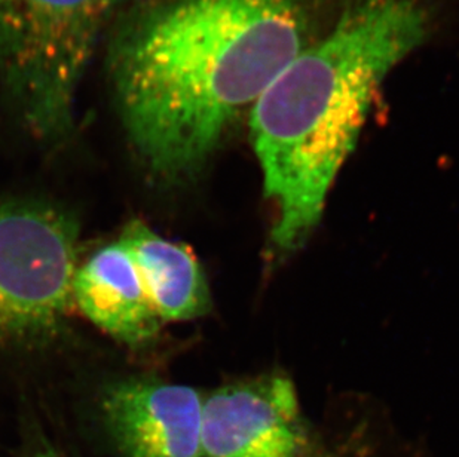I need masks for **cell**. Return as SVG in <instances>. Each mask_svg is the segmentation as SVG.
Returning a JSON list of instances; mask_svg holds the SVG:
<instances>
[{"mask_svg":"<svg viewBox=\"0 0 459 457\" xmlns=\"http://www.w3.org/2000/svg\"><path fill=\"white\" fill-rule=\"evenodd\" d=\"M113 33L117 116L144 167L200 171L235 124L304 51V0H144Z\"/></svg>","mask_w":459,"mask_h":457,"instance_id":"6da1fadb","label":"cell"},{"mask_svg":"<svg viewBox=\"0 0 459 457\" xmlns=\"http://www.w3.org/2000/svg\"><path fill=\"white\" fill-rule=\"evenodd\" d=\"M429 29V0H347L333 29L255 101L250 134L264 194L277 205V248L307 241L379 88Z\"/></svg>","mask_w":459,"mask_h":457,"instance_id":"7a4b0ae2","label":"cell"},{"mask_svg":"<svg viewBox=\"0 0 459 457\" xmlns=\"http://www.w3.org/2000/svg\"><path fill=\"white\" fill-rule=\"evenodd\" d=\"M126 0H0V90L38 140L65 142L104 33Z\"/></svg>","mask_w":459,"mask_h":457,"instance_id":"3957f363","label":"cell"},{"mask_svg":"<svg viewBox=\"0 0 459 457\" xmlns=\"http://www.w3.org/2000/svg\"><path fill=\"white\" fill-rule=\"evenodd\" d=\"M79 228L58 208L0 201V341L40 343L65 325L78 271Z\"/></svg>","mask_w":459,"mask_h":457,"instance_id":"277c9868","label":"cell"},{"mask_svg":"<svg viewBox=\"0 0 459 457\" xmlns=\"http://www.w3.org/2000/svg\"><path fill=\"white\" fill-rule=\"evenodd\" d=\"M304 445L299 401L284 375L226 384L203 401L201 457H299Z\"/></svg>","mask_w":459,"mask_h":457,"instance_id":"5b68a950","label":"cell"},{"mask_svg":"<svg viewBox=\"0 0 459 457\" xmlns=\"http://www.w3.org/2000/svg\"><path fill=\"white\" fill-rule=\"evenodd\" d=\"M203 401L191 386L126 379L104 391L101 413L124 457H201Z\"/></svg>","mask_w":459,"mask_h":457,"instance_id":"8992f818","label":"cell"},{"mask_svg":"<svg viewBox=\"0 0 459 457\" xmlns=\"http://www.w3.org/2000/svg\"><path fill=\"white\" fill-rule=\"evenodd\" d=\"M72 294L88 320L124 345L139 348L160 332L162 323L130 253L119 241L103 246L78 268Z\"/></svg>","mask_w":459,"mask_h":457,"instance_id":"52a82bcc","label":"cell"},{"mask_svg":"<svg viewBox=\"0 0 459 457\" xmlns=\"http://www.w3.org/2000/svg\"><path fill=\"white\" fill-rule=\"evenodd\" d=\"M117 241L130 253L160 323L195 320L210 311L207 278L189 246L160 237L142 220L130 221Z\"/></svg>","mask_w":459,"mask_h":457,"instance_id":"ba28073f","label":"cell"},{"mask_svg":"<svg viewBox=\"0 0 459 457\" xmlns=\"http://www.w3.org/2000/svg\"><path fill=\"white\" fill-rule=\"evenodd\" d=\"M42 457H56V456H42Z\"/></svg>","mask_w":459,"mask_h":457,"instance_id":"9c48e42d","label":"cell"}]
</instances>
